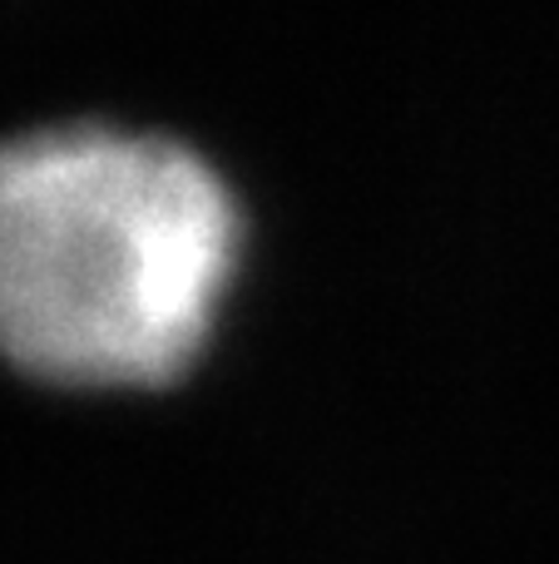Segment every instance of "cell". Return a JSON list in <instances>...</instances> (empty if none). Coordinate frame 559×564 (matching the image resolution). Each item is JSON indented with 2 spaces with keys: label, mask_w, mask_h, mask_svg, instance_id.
I'll return each mask as SVG.
<instances>
[{
  "label": "cell",
  "mask_w": 559,
  "mask_h": 564,
  "mask_svg": "<svg viewBox=\"0 0 559 564\" xmlns=\"http://www.w3.org/2000/svg\"><path fill=\"white\" fill-rule=\"evenodd\" d=\"M233 253V194L178 139L50 124L0 144V351L35 377H174Z\"/></svg>",
  "instance_id": "cell-1"
}]
</instances>
